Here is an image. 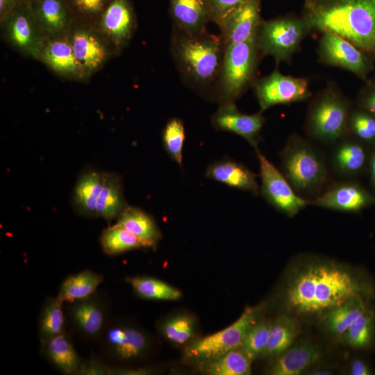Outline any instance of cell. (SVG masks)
Here are the masks:
<instances>
[{
	"instance_id": "f1b7e54d",
	"label": "cell",
	"mask_w": 375,
	"mask_h": 375,
	"mask_svg": "<svg viewBox=\"0 0 375 375\" xmlns=\"http://www.w3.org/2000/svg\"><path fill=\"white\" fill-rule=\"evenodd\" d=\"M103 281L101 274L85 269L69 275L60 285L57 297L64 303L88 297L97 292Z\"/></svg>"
},
{
	"instance_id": "9c48e42d",
	"label": "cell",
	"mask_w": 375,
	"mask_h": 375,
	"mask_svg": "<svg viewBox=\"0 0 375 375\" xmlns=\"http://www.w3.org/2000/svg\"><path fill=\"white\" fill-rule=\"evenodd\" d=\"M67 35L87 81L116 56L110 42L96 26L75 20Z\"/></svg>"
},
{
	"instance_id": "681fc988",
	"label": "cell",
	"mask_w": 375,
	"mask_h": 375,
	"mask_svg": "<svg viewBox=\"0 0 375 375\" xmlns=\"http://www.w3.org/2000/svg\"><path fill=\"white\" fill-rule=\"evenodd\" d=\"M36 0H21V1L28 6H31L32 3Z\"/></svg>"
},
{
	"instance_id": "816d5d0a",
	"label": "cell",
	"mask_w": 375,
	"mask_h": 375,
	"mask_svg": "<svg viewBox=\"0 0 375 375\" xmlns=\"http://www.w3.org/2000/svg\"><path fill=\"white\" fill-rule=\"evenodd\" d=\"M320 1V0H306V3H313V2H315V1Z\"/></svg>"
},
{
	"instance_id": "8992f818",
	"label": "cell",
	"mask_w": 375,
	"mask_h": 375,
	"mask_svg": "<svg viewBox=\"0 0 375 375\" xmlns=\"http://www.w3.org/2000/svg\"><path fill=\"white\" fill-rule=\"evenodd\" d=\"M259 53L257 33L243 42L225 47L219 74L224 102H233L253 81Z\"/></svg>"
},
{
	"instance_id": "8fae6325",
	"label": "cell",
	"mask_w": 375,
	"mask_h": 375,
	"mask_svg": "<svg viewBox=\"0 0 375 375\" xmlns=\"http://www.w3.org/2000/svg\"><path fill=\"white\" fill-rule=\"evenodd\" d=\"M67 322L72 330L87 341H99L111 320L107 294L96 292L91 296L67 303Z\"/></svg>"
},
{
	"instance_id": "9a60e30c",
	"label": "cell",
	"mask_w": 375,
	"mask_h": 375,
	"mask_svg": "<svg viewBox=\"0 0 375 375\" xmlns=\"http://www.w3.org/2000/svg\"><path fill=\"white\" fill-rule=\"evenodd\" d=\"M253 85L262 111L276 105L302 101L312 94L306 78L284 75L277 69L269 76L258 79Z\"/></svg>"
},
{
	"instance_id": "b9f144b4",
	"label": "cell",
	"mask_w": 375,
	"mask_h": 375,
	"mask_svg": "<svg viewBox=\"0 0 375 375\" xmlns=\"http://www.w3.org/2000/svg\"><path fill=\"white\" fill-rule=\"evenodd\" d=\"M160 330L163 335L172 343L183 344L194 335V322L188 315L176 316L165 321Z\"/></svg>"
},
{
	"instance_id": "d6a6232c",
	"label": "cell",
	"mask_w": 375,
	"mask_h": 375,
	"mask_svg": "<svg viewBox=\"0 0 375 375\" xmlns=\"http://www.w3.org/2000/svg\"><path fill=\"white\" fill-rule=\"evenodd\" d=\"M301 332L299 323L294 318L281 315L272 322L265 356L276 358L285 351Z\"/></svg>"
},
{
	"instance_id": "1f68e13d",
	"label": "cell",
	"mask_w": 375,
	"mask_h": 375,
	"mask_svg": "<svg viewBox=\"0 0 375 375\" xmlns=\"http://www.w3.org/2000/svg\"><path fill=\"white\" fill-rule=\"evenodd\" d=\"M65 303L57 297L47 298L38 316V332L39 340H45L65 331L67 315L64 310Z\"/></svg>"
},
{
	"instance_id": "bcb514c9",
	"label": "cell",
	"mask_w": 375,
	"mask_h": 375,
	"mask_svg": "<svg viewBox=\"0 0 375 375\" xmlns=\"http://www.w3.org/2000/svg\"><path fill=\"white\" fill-rule=\"evenodd\" d=\"M21 2V0H0V22L6 19Z\"/></svg>"
},
{
	"instance_id": "d6986e66",
	"label": "cell",
	"mask_w": 375,
	"mask_h": 375,
	"mask_svg": "<svg viewBox=\"0 0 375 375\" xmlns=\"http://www.w3.org/2000/svg\"><path fill=\"white\" fill-rule=\"evenodd\" d=\"M261 22L260 0H246L228 13L218 24L225 47L251 38L257 33Z\"/></svg>"
},
{
	"instance_id": "f546056e",
	"label": "cell",
	"mask_w": 375,
	"mask_h": 375,
	"mask_svg": "<svg viewBox=\"0 0 375 375\" xmlns=\"http://www.w3.org/2000/svg\"><path fill=\"white\" fill-rule=\"evenodd\" d=\"M103 185V172H87L78 179L74 192L75 208L86 217H95L96 206Z\"/></svg>"
},
{
	"instance_id": "f907efd6",
	"label": "cell",
	"mask_w": 375,
	"mask_h": 375,
	"mask_svg": "<svg viewBox=\"0 0 375 375\" xmlns=\"http://www.w3.org/2000/svg\"><path fill=\"white\" fill-rule=\"evenodd\" d=\"M328 372H328V371L320 370V371L315 372V373H314V374H329L330 373H328Z\"/></svg>"
},
{
	"instance_id": "ee69618b",
	"label": "cell",
	"mask_w": 375,
	"mask_h": 375,
	"mask_svg": "<svg viewBox=\"0 0 375 375\" xmlns=\"http://www.w3.org/2000/svg\"><path fill=\"white\" fill-rule=\"evenodd\" d=\"M111 368L103 358L92 357L83 360L77 375H111Z\"/></svg>"
},
{
	"instance_id": "2e32d148",
	"label": "cell",
	"mask_w": 375,
	"mask_h": 375,
	"mask_svg": "<svg viewBox=\"0 0 375 375\" xmlns=\"http://www.w3.org/2000/svg\"><path fill=\"white\" fill-rule=\"evenodd\" d=\"M119 55L130 42L137 27L136 15L130 0H112L96 26Z\"/></svg>"
},
{
	"instance_id": "83f0119b",
	"label": "cell",
	"mask_w": 375,
	"mask_h": 375,
	"mask_svg": "<svg viewBox=\"0 0 375 375\" xmlns=\"http://www.w3.org/2000/svg\"><path fill=\"white\" fill-rule=\"evenodd\" d=\"M127 206L119 176L115 173L103 172V185L97 203L95 217L110 222L118 217Z\"/></svg>"
},
{
	"instance_id": "5b68a950",
	"label": "cell",
	"mask_w": 375,
	"mask_h": 375,
	"mask_svg": "<svg viewBox=\"0 0 375 375\" xmlns=\"http://www.w3.org/2000/svg\"><path fill=\"white\" fill-rule=\"evenodd\" d=\"M351 103L337 87L329 85L312 100L305 123L309 137L323 144H336L349 135Z\"/></svg>"
},
{
	"instance_id": "4fadbf2b",
	"label": "cell",
	"mask_w": 375,
	"mask_h": 375,
	"mask_svg": "<svg viewBox=\"0 0 375 375\" xmlns=\"http://www.w3.org/2000/svg\"><path fill=\"white\" fill-rule=\"evenodd\" d=\"M98 342L108 362L136 360L144 356L150 344L148 336L139 328L111 320Z\"/></svg>"
},
{
	"instance_id": "e575fe53",
	"label": "cell",
	"mask_w": 375,
	"mask_h": 375,
	"mask_svg": "<svg viewBox=\"0 0 375 375\" xmlns=\"http://www.w3.org/2000/svg\"><path fill=\"white\" fill-rule=\"evenodd\" d=\"M126 280L136 294L145 299L174 301L181 296L178 289L155 278L134 276L126 278Z\"/></svg>"
},
{
	"instance_id": "ab89813d",
	"label": "cell",
	"mask_w": 375,
	"mask_h": 375,
	"mask_svg": "<svg viewBox=\"0 0 375 375\" xmlns=\"http://www.w3.org/2000/svg\"><path fill=\"white\" fill-rule=\"evenodd\" d=\"M185 138V128L182 120L176 117L169 119L163 130V144L170 158L180 166L183 164Z\"/></svg>"
},
{
	"instance_id": "4dcf8cb0",
	"label": "cell",
	"mask_w": 375,
	"mask_h": 375,
	"mask_svg": "<svg viewBox=\"0 0 375 375\" xmlns=\"http://www.w3.org/2000/svg\"><path fill=\"white\" fill-rule=\"evenodd\" d=\"M251 358L240 348L233 349L215 359L198 362L200 369L210 375H249Z\"/></svg>"
},
{
	"instance_id": "7bdbcfd3",
	"label": "cell",
	"mask_w": 375,
	"mask_h": 375,
	"mask_svg": "<svg viewBox=\"0 0 375 375\" xmlns=\"http://www.w3.org/2000/svg\"><path fill=\"white\" fill-rule=\"evenodd\" d=\"M208 6L210 21L217 25L231 10L246 0H205Z\"/></svg>"
},
{
	"instance_id": "4316f807",
	"label": "cell",
	"mask_w": 375,
	"mask_h": 375,
	"mask_svg": "<svg viewBox=\"0 0 375 375\" xmlns=\"http://www.w3.org/2000/svg\"><path fill=\"white\" fill-rule=\"evenodd\" d=\"M117 218L116 224L137 236L143 247H155L160 240L161 234L156 222L142 210L127 206Z\"/></svg>"
},
{
	"instance_id": "c3c4849f",
	"label": "cell",
	"mask_w": 375,
	"mask_h": 375,
	"mask_svg": "<svg viewBox=\"0 0 375 375\" xmlns=\"http://www.w3.org/2000/svg\"><path fill=\"white\" fill-rule=\"evenodd\" d=\"M368 169L369 172L370 182L375 194V145L369 156Z\"/></svg>"
},
{
	"instance_id": "603a6c76",
	"label": "cell",
	"mask_w": 375,
	"mask_h": 375,
	"mask_svg": "<svg viewBox=\"0 0 375 375\" xmlns=\"http://www.w3.org/2000/svg\"><path fill=\"white\" fill-rule=\"evenodd\" d=\"M40 351L58 372L67 375L78 374L83 360L67 331L40 340Z\"/></svg>"
},
{
	"instance_id": "f6af8a7d",
	"label": "cell",
	"mask_w": 375,
	"mask_h": 375,
	"mask_svg": "<svg viewBox=\"0 0 375 375\" xmlns=\"http://www.w3.org/2000/svg\"><path fill=\"white\" fill-rule=\"evenodd\" d=\"M357 106L375 116V81L367 83L361 89L357 99Z\"/></svg>"
},
{
	"instance_id": "7402d4cb",
	"label": "cell",
	"mask_w": 375,
	"mask_h": 375,
	"mask_svg": "<svg viewBox=\"0 0 375 375\" xmlns=\"http://www.w3.org/2000/svg\"><path fill=\"white\" fill-rule=\"evenodd\" d=\"M335 144L331 156L335 172L344 177H354L368 167L369 156L367 146L350 135Z\"/></svg>"
},
{
	"instance_id": "6da1fadb",
	"label": "cell",
	"mask_w": 375,
	"mask_h": 375,
	"mask_svg": "<svg viewBox=\"0 0 375 375\" xmlns=\"http://www.w3.org/2000/svg\"><path fill=\"white\" fill-rule=\"evenodd\" d=\"M292 277L285 292L288 308L297 314H317L348 301L370 300L374 289L365 278L333 262H313Z\"/></svg>"
},
{
	"instance_id": "60d3db41",
	"label": "cell",
	"mask_w": 375,
	"mask_h": 375,
	"mask_svg": "<svg viewBox=\"0 0 375 375\" xmlns=\"http://www.w3.org/2000/svg\"><path fill=\"white\" fill-rule=\"evenodd\" d=\"M112 0H67L76 20L97 26Z\"/></svg>"
},
{
	"instance_id": "ffe728a7",
	"label": "cell",
	"mask_w": 375,
	"mask_h": 375,
	"mask_svg": "<svg viewBox=\"0 0 375 375\" xmlns=\"http://www.w3.org/2000/svg\"><path fill=\"white\" fill-rule=\"evenodd\" d=\"M265 122L261 112L253 115L242 113L233 102H224L212 117L215 128L241 136L254 148L257 147Z\"/></svg>"
},
{
	"instance_id": "836d02e7",
	"label": "cell",
	"mask_w": 375,
	"mask_h": 375,
	"mask_svg": "<svg viewBox=\"0 0 375 375\" xmlns=\"http://www.w3.org/2000/svg\"><path fill=\"white\" fill-rule=\"evenodd\" d=\"M368 301L356 297L333 309L324 321L326 328L335 335H342L357 318L369 309Z\"/></svg>"
},
{
	"instance_id": "277c9868",
	"label": "cell",
	"mask_w": 375,
	"mask_h": 375,
	"mask_svg": "<svg viewBox=\"0 0 375 375\" xmlns=\"http://www.w3.org/2000/svg\"><path fill=\"white\" fill-rule=\"evenodd\" d=\"M280 156L281 172L301 197L318 192L327 183L329 174L323 156L301 136L292 134Z\"/></svg>"
},
{
	"instance_id": "7c38bea8",
	"label": "cell",
	"mask_w": 375,
	"mask_h": 375,
	"mask_svg": "<svg viewBox=\"0 0 375 375\" xmlns=\"http://www.w3.org/2000/svg\"><path fill=\"white\" fill-rule=\"evenodd\" d=\"M260 166V193L275 209L288 217H294L309 206V199L299 195L283 173L258 149L255 148Z\"/></svg>"
},
{
	"instance_id": "30bf717a",
	"label": "cell",
	"mask_w": 375,
	"mask_h": 375,
	"mask_svg": "<svg viewBox=\"0 0 375 375\" xmlns=\"http://www.w3.org/2000/svg\"><path fill=\"white\" fill-rule=\"evenodd\" d=\"M0 25L1 38L9 47L24 56L38 60L45 38L31 6L21 2Z\"/></svg>"
},
{
	"instance_id": "7dc6e473",
	"label": "cell",
	"mask_w": 375,
	"mask_h": 375,
	"mask_svg": "<svg viewBox=\"0 0 375 375\" xmlns=\"http://www.w3.org/2000/svg\"><path fill=\"white\" fill-rule=\"evenodd\" d=\"M350 374L351 375H369L372 374L368 365L361 359H354L350 366Z\"/></svg>"
},
{
	"instance_id": "e0dca14e",
	"label": "cell",
	"mask_w": 375,
	"mask_h": 375,
	"mask_svg": "<svg viewBox=\"0 0 375 375\" xmlns=\"http://www.w3.org/2000/svg\"><path fill=\"white\" fill-rule=\"evenodd\" d=\"M375 203V194L353 181L332 184L309 204L333 210L357 212Z\"/></svg>"
},
{
	"instance_id": "5bb4252c",
	"label": "cell",
	"mask_w": 375,
	"mask_h": 375,
	"mask_svg": "<svg viewBox=\"0 0 375 375\" xmlns=\"http://www.w3.org/2000/svg\"><path fill=\"white\" fill-rule=\"evenodd\" d=\"M317 52L321 62L347 70L363 80L374 69L371 57L330 31L322 32Z\"/></svg>"
},
{
	"instance_id": "d590c367",
	"label": "cell",
	"mask_w": 375,
	"mask_h": 375,
	"mask_svg": "<svg viewBox=\"0 0 375 375\" xmlns=\"http://www.w3.org/2000/svg\"><path fill=\"white\" fill-rule=\"evenodd\" d=\"M100 244L103 251L108 256H116L143 247L137 236L117 224L103 230Z\"/></svg>"
},
{
	"instance_id": "484cf974",
	"label": "cell",
	"mask_w": 375,
	"mask_h": 375,
	"mask_svg": "<svg viewBox=\"0 0 375 375\" xmlns=\"http://www.w3.org/2000/svg\"><path fill=\"white\" fill-rule=\"evenodd\" d=\"M172 17L178 31L194 35L206 31L210 20L205 0H169Z\"/></svg>"
},
{
	"instance_id": "cb8c5ba5",
	"label": "cell",
	"mask_w": 375,
	"mask_h": 375,
	"mask_svg": "<svg viewBox=\"0 0 375 375\" xmlns=\"http://www.w3.org/2000/svg\"><path fill=\"white\" fill-rule=\"evenodd\" d=\"M322 356L317 344L301 342L277 356L269 372L272 375H299L318 362Z\"/></svg>"
},
{
	"instance_id": "ba28073f",
	"label": "cell",
	"mask_w": 375,
	"mask_h": 375,
	"mask_svg": "<svg viewBox=\"0 0 375 375\" xmlns=\"http://www.w3.org/2000/svg\"><path fill=\"white\" fill-rule=\"evenodd\" d=\"M261 306L247 307L231 325L222 331L192 342L185 356L197 362L220 357L239 348L249 331L259 321Z\"/></svg>"
},
{
	"instance_id": "74e56055",
	"label": "cell",
	"mask_w": 375,
	"mask_h": 375,
	"mask_svg": "<svg viewBox=\"0 0 375 375\" xmlns=\"http://www.w3.org/2000/svg\"><path fill=\"white\" fill-rule=\"evenodd\" d=\"M349 135L366 145H375V116L357 106L352 108L348 119Z\"/></svg>"
},
{
	"instance_id": "f35d334b",
	"label": "cell",
	"mask_w": 375,
	"mask_h": 375,
	"mask_svg": "<svg viewBox=\"0 0 375 375\" xmlns=\"http://www.w3.org/2000/svg\"><path fill=\"white\" fill-rule=\"evenodd\" d=\"M273 321L259 320L247 333L240 348L254 360L265 356Z\"/></svg>"
},
{
	"instance_id": "ac0fdd59",
	"label": "cell",
	"mask_w": 375,
	"mask_h": 375,
	"mask_svg": "<svg viewBox=\"0 0 375 375\" xmlns=\"http://www.w3.org/2000/svg\"><path fill=\"white\" fill-rule=\"evenodd\" d=\"M38 60L62 78L87 81L67 33L45 39Z\"/></svg>"
},
{
	"instance_id": "d4e9b609",
	"label": "cell",
	"mask_w": 375,
	"mask_h": 375,
	"mask_svg": "<svg viewBox=\"0 0 375 375\" xmlns=\"http://www.w3.org/2000/svg\"><path fill=\"white\" fill-rule=\"evenodd\" d=\"M206 176L229 187L248 191L256 196L260 193L256 174L244 165L232 160H220L209 165Z\"/></svg>"
},
{
	"instance_id": "7a4b0ae2",
	"label": "cell",
	"mask_w": 375,
	"mask_h": 375,
	"mask_svg": "<svg viewBox=\"0 0 375 375\" xmlns=\"http://www.w3.org/2000/svg\"><path fill=\"white\" fill-rule=\"evenodd\" d=\"M311 29L330 31L375 60V0H320L306 3Z\"/></svg>"
},
{
	"instance_id": "44dd1931",
	"label": "cell",
	"mask_w": 375,
	"mask_h": 375,
	"mask_svg": "<svg viewBox=\"0 0 375 375\" xmlns=\"http://www.w3.org/2000/svg\"><path fill=\"white\" fill-rule=\"evenodd\" d=\"M31 6L45 39L67 33L76 20L67 0H36Z\"/></svg>"
},
{
	"instance_id": "8d00e7d4",
	"label": "cell",
	"mask_w": 375,
	"mask_h": 375,
	"mask_svg": "<svg viewBox=\"0 0 375 375\" xmlns=\"http://www.w3.org/2000/svg\"><path fill=\"white\" fill-rule=\"evenodd\" d=\"M375 335V315L369 308L359 316L342 335L349 347L356 349L369 347Z\"/></svg>"
},
{
	"instance_id": "52a82bcc",
	"label": "cell",
	"mask_w": 375,
	"mask_h": 375,
	"mask_svg": "<svg viewBox=\"0 0 375 375\" xmlns=\"http://www.w3.org/2000/svg\"><path fill=\"white\" fill-rule=\"evenodd\" d=\"M311 30L305 19L283 17L262 20L257 32L259 52L272 56L278 65L288 62Z\"/></svg>"
},
{
	"instance_id": "3957f363",
	"label": "cell",
	"mask_w": 375,
	"mask_h": 375,
	"mask_svg": "<svg viewBox=\"0 0 375 375\" xmlns=\"http://www.w3.org/2000/svg\"><path fill=\"white\" fill-rule=\"evenodd\" d=\"M224 50L222 37L206 31L194 35L178 31L173 37L176 61L185 76L197 84H208L219 76Z\"/></svg>"
}]
</instances>
